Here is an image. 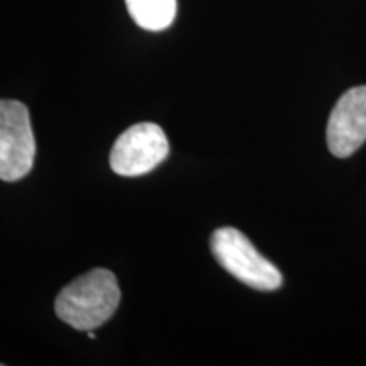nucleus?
Masks as SVG:
<instances>
[{
    "label": "nucleus",
    "mask_w": 366,
    "mask_h": 366,
    "mask_svg": "<svg viewBox=\"0 0 366 366\" xmlns=\"http://www.w3.org/2000/svg\"><path fill=\"white\" fill-rule=\"evenodd\" d=\"M121 302L116 274L95 268L81 274L59 292L58 317L76 331H94L112 317Z\"/></svg>",
    "instance_id": "1"
},
{
    "label": "nucleus",
    "mask_w": 366,
    "mask_h": 366,
    "mask_svg": "<svg viewBox=\"0 0 366 366\" xmlns=\"http://www.w3.org/2000/svg\"><path fill=\"white\" fill-rule=\"evenodd\" d=\"M210 248L219 264L248 287L262 292L282 287L283 277L278 268L259 254L248 237L237 229H217L210 239Z\"/></svg>",
    "instance_id": "2"
},
{
    "label": "nucleus",
    "mask_w": 366,
    "mask_h": 366,
    "mask_svg": "<svg viewBox=\"0 0 366 366\" xmlns=\"http://www.w3.org/2000/svg\"><path fill=\"white\" fill-rule=\"evenodd\" d=\"M36 139L27 107L19 100H0V180L17 182L31 172Z\"/></svg>",
    "instance_id": "3"
},
{
    "label": "nucleus",
    "mask_w": 366,
    "mask_h": 366,
    "mask_svg": "<svg viewBox=\"0 0 366 366\" xmlns=\"http://www.w3.org/2000/svg\"><path fill=\"white\" fill-rule=\"evenodd\" d=\"M168 153L170 144L162 127L141 122L117 137L111 151V167L117 175L139 177L154 170Z\"/></svg>",
    "instance_id": "4"
},
{
    "label": "nucleus",
    "mask_w": 366,
    "mask_h": 366,
    "mask_svg": "<svg viewBox=\"0 0 366 366\" xmlns=\"http://www.w3.org/2000/svg\"><path fill=\"white\" fill-rule=\"evenodd\" d=\"M366 141V85L350 89L334 105L327 122V146L337 158H347Z\"/></svg>",
    "instance_id": "5"
},
{
    "label": "nucleus",
    "mask_w": 366,
    "mask_h": 366,
    "mask_svg": "<svg viewBox=\"0 0 366 366\" xmlns=\"http://www.w3.org/2000/svg\"><path fill=\"white\" fill-rule=\"evenodd\" d=\"M127 12L146 31H163L177 16V0H126Z\"/></svg>",
    "instance_id": "6"
}]
</instances>
